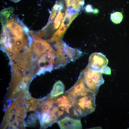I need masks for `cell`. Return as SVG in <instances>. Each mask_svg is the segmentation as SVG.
<instances>
[{
	"mask_svg": "<svg viewBox=\"0 0 129 129\" xmlns=\"http://www.w3.org/2000/svg\"><path fill=\"white\" fill-rule=\"evenodd\" d=\"M72 94L73 110L79 118L94 111L96 108V95L95 93L89 90H85Z\"/></svg>",
	"mask_w": 129,
	"mask_h": 129,
	"instance_id": "obj_1",
	"label": "cell"
},
{
	"mask_svg": "<svg viewBox=\"0 0 129 129\" xmlns=\"http://www.w3.org/2000/svg\"><path fill=\"white\" fill-rule=\"evenodd\" d=\"M54 47L55 69L64 67L70 62L79 58L82 54L80 50L70 47L61 40L56 42Z\"/></svg>",
	"mask_w": 129,
	"mask_h": 129,
	"instance_id": "obj_2",
	"label": "cell"
},
{
	"mask_svg": "<svg viewBox=\"0 0 129 129\" xmlns=\"http://www.w3.org/2000/svg\"><path fill=\"white\" fill-rule=\"evenodd\" d=\"M79 78L82 80L87 89L96 95L99 87L104 82L102 73L90 67L88 65L81 72Z\"/></svg>",
	"mask_w": 129,
	"mask_h": 129,
	"instance_id": "obj_3",
	"label": "cell"
},
{
	"mask_svg": "<svg viewBox=\"0 0 129 129\" xmlns=\"http://www.w3.org/2000/svg\"><path fill=\"white\" fill-rule=\"evenodd\" d=\"M108 62V59L104 55L101 53L96 52L90 56L88 65L90 67L101 72Z\"/></svg>",
	"mask_w": 129,
	"mask_h": 129,
	"instance_id": "obj_4",
	"label": "cell"
},
{
	"mask_svg": "<svg viewBox=\"0 0 129 129\" xmlns=\"http://www.w3.org/2000/svg\"><path fill=\"white\" fill-rule=\"evenodd\" d=\"M58 122L60 129H82L81 122L80 119H75L66 116Z\"/></svg>",
	"mask_w": 129,
	"mask_h": 129,
	"instance_id": "obj_5",
	"label": "cell"
},
{
	"mask_svg": "<svg viewBox=\"0 0 129 129\" xmlns=\"http://www.w3.org/2000/svg\"><path fill=\"white\" fill-rule=\"evenodd\" d=\"M30 97L27 88L22 91L15 101L18 109H24L26 106Z\"/></svg>",
	"mask_w": 129,
	"mask_h": 129,
	"instance_id": "obj_6",
	"label": "cell"
},
{
	"mask_svg": "<svg viewBox=\"0 0 129 129\" xmlns=\"http://www.w3.org/2000/svg\"><path fill=\"white\" fill-rule=\"evenodd\" d=\"M64 89L63 82L61 81H58L54 85L50 95L53 97H58L64 93Z\"/></svg>",
	"mask_w": 129,
	"mask_h": 129,
	"instance_id": "obj_7",
	"label": "cell"
},
{
	"mask_svg": "<svg viewBox=\"0 0 129 129\" xmlns=\"http://www.w3.org/2000/svg\"><path fill=\"white\" fill-rule=\"evenodd\" d=\"M28 82V81L22 80L11 93L10 98L11 99L15 98L22 91L25 90L27 88V85Z\"/></svg>",
	"mask_w": 129,
	"mask_h": 129,
	"instance_id": "obj_8",
	"label": "cell"
},
{
	"mask_svg": "<svg viewBox=\"0 0 129 129\" xmlns=\"http://www.w3.org/2000/svg\"><path fill=\"white\" fill-rule=\"evenodd\" d=\"M68 27V26H64L61 25L58 30L49 40V41L56 42L61 40Z\"/></svg>",
	"mask_w": 129,
	"mask_h": 129,
	"instance_id": "obj_9",
	"label": "cell"
},
{
	"mask_svg": "<svg viewBox=\"0 0 129 129\" xmlns=\"http://www.w3.org/2000/svg\"><path fill=\"white\" fill-rule=\"evenodd\" d=\"M40 99L30 97L26 106L24 109L26 112L34 110L39 104Z\"/></svg>",
	"mask_w": 129,
	"mask_h": 129,
	"instance_id": "obj_10",
	"label": "cell"
},
{
	"mask_svg": "<svg viewBox=\"0 0 129 129\" xmlns=\"http://www.w3.org/2000/svg\"><path fill=\"white\" fill-rule=\"evenodd\" d=\"M39 118L38 114L35 113H32L28 116L25 122V126H33L37 124Z\"/></svg>",
	"mask_w": 129,
	"mask_h": 129,
	"instance_id": "obj_11",
	"label": "cell"
},
{
	"mask_svg": "<svg viewBox=\"0 0 129 129\" xmlns=\"http://www.w3.org/2000/svg\"><path fill=\"white\" fill-rule=\"evenodd\" d=\"M78 12L72 15L66 14L61 22V25L69 26L73 21L78 15Z\"/></svg>",
	"mask_w": 129,
	"mask_h": 129,
	"instance_id": "obj_12",
	"label": "cell"
},
{
	"mask_svg": "<svg viewBox=\"0 0 129 129\" xmlns=\"http://www.w3.org/2000/svg\"><path fill=\"white\" fill-rule=\"evenodd\" d=\"M123 18L122 14L119 12H115L112 14L111 16V19L112 21L116 24L120 23Z\"/></svg>",
	"mask_w": 129,
	"mask_h": 129,
	"instance_id": "obj_13",
	"label": "cell"
},
{
	"mask_svg": "<svg viewBox=\"0 0 129 129\" xmlns=\"http://www.w3.org/2000/svg\"><path fill=\"white\" fill-rule=\"evenodd\" d=\"M64 14V13H62L60 11H59L55 17L54 22V26L55 29L58 28L60 24V22L63 18Z\"/></svg>",
	"mask_w": 129,
	"mask_h": 129,
	"instance_id": "obj_14",
	"label": "cell"
},
{
	"mask_svg": "<svg viewBox=\"0 0 129 129\" xmlns=\"http://www.w3.org/2000/svg\"><path fill=\"white\" fill-rule=\"evenodd\" d=\"M50 48L49 44L46 42L36 51L38 55H39L44 53Z\"/></svg>",
	"mask_w": 129,
	"mask_h": 129,
	"instance_id": "obj_15",
	"label": "cell"
},
{
	"mask_svg": "<svg viewBox=\"0 0 129 129\" xmlns=\"http://www.w3.org/2000/svg\"><path fill=\"white\" fill-rule=\"evenodd\" d=\"M56 10L52 8L47 24L42 29H45L52 22L56 15Z\"/></svg>",
	"mask_w": 129,
	"mask_h": 129,
	"instance_id": "obj_16",
	"label": "cell"
},
{
	"mask_svg": "<svg viewBox=\"0 0 129 129\" xmlns=\"http://www.w3.org/2000/svg\"><path fill=\"white\" fill-rule=\"evenodd\" d=\"M74 0H65L66 5L67 7L73 6L77 12L79 11L80 10L75 5Z\"/></svg>",
	"mask_w": 129,
	"mask_h": 129,
	"instance_id": "obj_17",
	"label": "cell"
},
{
	"mask_svg": "<svg viewBox=\"0 0 129 129\" xmlns=\"http://www.w3.org/2000/svg\"><path fill=\"white\" fill-rule=\"evenodd\" d=\"M102 73L110 75L111 74V70L110 68L107 66H106L103 68L101 71Z\"/></svg>",
	"mask_w": 129,
	"mask_h": 129,
	"instance_id": "obj_18",
	"label": "cell"
},
{
	"mask_svg": "<svg viewBox=\"0 0 129 129\" xmlns=\"http://www.w3.org/2000/svg\"><path fill=\"white\" fill-rule=\"evenodd\" d=\"M85 10L87 12H91L93 11V9L91 6L90 5H87L85 8Z\"/></svg>",
	"mask_w": 129,
	"mask_h": 129,
	"instance_id": "obj_19",
	"label": "cell"
},
{
	"mask_svg": "<svg viewBox=\"0 0 129 129\" xmlns=\"http://www.w3.org/2000/svg\"><path fill=\"white\" fill-rule=\"evenodd\" d=\"M8 54L9 56L12 59L14 57L15 53L12 50H10L8 52Z\"/></svg>",
	"mask_w": 129,
	"mask_h": 129,
	"instance_id": "obj_20",
	"label": "cell"
},
{
	"mask_svg": "<svg viewBox=\"0 0 129 129\" xmlns=\"http://www.w3.org/2000/svg\"><path fill=\"white\" fill-rule=\"evenodd\" d=\"M12 62L13 64L14 65H16L18 63L17 60L16 59H13L12 60Z\"/></svg>",
	"mask_w": 129,
	"mask_h": 129,
	"instance_id": "obj_21",
	"label": "cell"
},
{
	"mask_svg": "<svg viewBox=\"0 0 129 129\" xmlns=\"http://www.w3.org/2000/svg\"><path fill=\"white\" fill-rule=\"evenodd\" d=\"M11 1L14 2L15 3H16L19 2L21 0H10Z\"/></svg>",
	"mask_w": 129,
	"mask_h": 129,
	"instance_id": "obj_22",
	"label": "cell"
}]
</instances>
